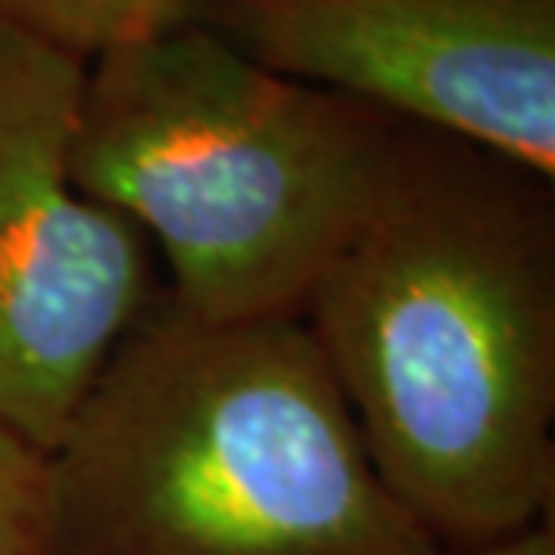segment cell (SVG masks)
I'll return each mask as SVG.
<instances>
[{
    "instance_id": "6da1fadb",
    "label": "cell",
    "mask_w": 555,
    "mask_h": 555,
    "mask_svg": "<svg viewBox=\"0 0 555 555\" xmlns=\"http://www.w3.org/2000/svg\"><path fill=\"white\" fill-rule=\"evenodd\" d=\"M299 321L375 469L440 548L552 516V181L408 127Z\"/></svg>"
},
{
    "instance_id": "7a4b0ae2",
    "label": "cell",
    "mask_w": 555,
    "mask_h": 555,
    "mask_svg": "<svg viewBox=\"0 0 555 555\" xmlns=\"http://www.w3.org/2000/svg\"><path fill=\"white\" fill-rule=\"evenodd\" d=\"M296 314L159 296L48 451L43 555H440Z\"/></svg>"
},
{
    "instance_id": "3957f363",
    "label": "cell",
    "mask_w": 555,
    "mask_h": 555,
    "mask_svg": "<svg viewBox=\"0 0 555 555\" xmlns=\"http://www.w3.org/2000/svg\"><path fill=\"white\" fill-rule=\"evenodd\" d=\"M404 134L192 18L87 62L73 177L149 238L188 314L299 318Z\"/></svg>"
},
{
    "instance_id": "277c9868",
    "label": "cell",
    "mask_w": 555,
    "mask_h": 555,
    "mask_svg": "<svg viewBox=\"0 0 555 555\" xmlns=\"http://www.w3.org/2000/svg\"><path fill=\"white\" fill-rule=\"evenodd\" d=\"M87 62L0 22V426L43 454L155 299V253L73 177Z\"/></svg>"
},
{
    "instance_id": "5b68a950",
    "label": "cell",
    "mask_w": 555,
    "mask_h": 555,
    "mask_svg": "<svg viewBox=\"0 0 555 555\" xmlns=\"http://www.w3.org/2000/svg\"><path fill=\"white\" fill-rule=\"evenodd\" d=\"M288 80L555 181V0H198Z\"/></svg>"
},
{
    "instance_id": "8992f818",
    "label": "cell",
    "mask_w": 555,
    "mask_h": 555,
    "mask_svg": "<svg viewBox=\"0 0 555 555\" xmlns=\"http://www.w3.org/2000/svg\"><path fill=\"white\" fill-rule=\"evenodd\" d=\"M198 0H0V22L80 62L192 22Z\"/></svg>"
},
{
    "instance_id": "52a82bcc",
    "label": "cell",
    "mask_w": 555,
    "mask_h": 555,
    "mask_svg": "<svg viewBox=\"0 0 555 555\" xmlns=\"http://www.w3.org/2000/svg\"><path fill=\"white\" fill-rule=\"evenodd\" d=\"M48 454L0 426V555H43Z\"/></svg>"
},
{
    "instance_id": "ba28073f",
    "label": "cell",
    "mask_w": 555,
    "mask_h": 555,
    "mask_svg": "<svg viewBox=\"0 0 555 555\" xmlns=\"http://www.w3.org/2000/svg\"><path fill=\"white\" fill-rule=\"evenodd\" d=\"M440 555H555V524L548 516L541 524L513 530V534L480 541V545H465V548H443Z\"/></svg>"
}]
</instances>
